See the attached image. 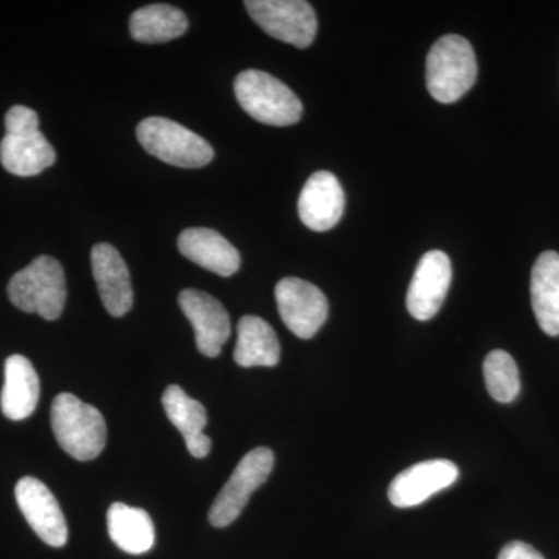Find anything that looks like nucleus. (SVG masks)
I'll return each mask as SVG.
<instances>
[{"label": "nucleus", "instance_id": "dca6fc26", "mask_svg": "<svg viewBox=\"0 0 559 559\" xmlns=\"http://www.w3.org/2000/svg\"><path fill=\"white\" fill-rule=\"evenodd\" d=\"M165 414L182 433L187 450L197 459H204L212 450V440L204 433L207 412L200 401L190 399L179 385H170L162 396Z\"/></svg>", "mask_w": 559, "mask_h": 559}, {"label": "nucleus", "instance_id": "a211bd4d", "mask_svg": "<svg viewBox=\"0 0 559 559\" xmlns=\"http://www.w3.org/2000/svg\"><path fill=\"white\" fill-rule=\"evenodd\" d=\"M532 308L538 325L547 336H559V253H540L530 282Z\"/></svg>", "mask_w": 559, "mask_h": 559}, {"label": "nucleus", "instance_id": "20e7f679", "mask_svg": "<svg viewBox=\"0 0 559 559\" xmlns=\"http://www.w3.org/2000/svg\"><path fill=\"white\" fill-rule=\"evenodd\" d=\"M234 87L241 108L260 123L289 127L304 112L299 97L283 81L263 70H245Z\"/></svg>", "mask_w": 559, "mask_h": 559}, {"label": "nucleus", "instance_id": "39448f33", "mask_svg": "<svg viewBox=\"0 0 559 559\" xmlns=\"http://www.w3.org/2000/svg\"><path fill=\"white\" fill-rule=\"evenodd\" d=\"M138 139L151 156L179 168L205 167L215 156L207 140L164 117L140 121Z\"/></svg>", "mask_w": 559, "mask_h": 559}, {"label": "nucleus", "instance_id": "f03ea898", "mask_svg": "<svg viewBox=\"0 0 559 559\" xmlns=\"http://www.w3.org/2000/svg\"><path fill=\"white\" fill-rule=\"evenodd\" d=\"M477 60L469 40L447 35L433 44L426 60V84L433 100L451 105L474 86Z\"/></svg>", "mask_w": 559, "mask_h": 559}, {"label": "nucleus", "instance_id": "ddd939ff", "mask_svg": "<svg viewBox=\"0 0 559 559\" xmlns=\"http://www.w3.org/2000/svg\"><path fill=\"white\" fill-rule=\"evenodd\" d=\"M92 272L106 311L114 318H123L134 304V290L127 263L119 250L108 242L95 245L91 253Z\"/></svg>", "mask_w": 559, "mask_h": 559}, {"label": "nucleus", "instance_id": "f8f14e48", "mask_svg": "<svg viewBox=\"0 0 559 559\" xmlns=\"http://www.w3.org/2000/svg\"><path fill=\"white\" fill-rule=\"evenodd\" d=\"M179 307L193 325L197 347L207 358L219 356L223 345L230 337L231 323L226 308L207 293L183 289Z\"/></svg>", "mask_w": 559, "mask_h": 559}, {"label": "nucleus", "instance_id": "7ed1b4c3", "mask_svg": "<svg viewBox=\"0 0 559 559\" xmlns=\"http://www.w3.org/2000/svg\"><path fill=\"white\" fill-rule=\"evenodd\" d=\"M9 297L14 307L35 312L46 320H57L64 310L68 286L64 270L58 260L40 255L13 275Z\"/></svg>", "mask_w": 559, "mask_h": 559}, {"label": "nucleus", "instance_id": "423d86ee", "mask_svg": "<svg viewBox=\"0 0 559 559\" xmlns=\"http://www.w3.org/2000/svg\"><path fill=\"white\" fill-rule=\"evenodd\" d=\"M246 10L272 38L307 49L318 35V16L305 0H248Z\"/></svg>", "mask_w": 559, "mask_h": 559}, {"label": "nucleus", "instance_id": "6e6552de", "mask_svg": "<svg viewBox=\"0 0 559 559\" xmlns=\"http://www.w3.org/2000/svg\"><path fill=\"white\" fill-rule=\"evenodd\" d=\"M275 300L283 323L300 340H311L329 318L325 294L305 280L288 277L275 286Z\"/></svg>", "mask_w": 559, "mask_h": 559}, {"label": "nucleus", "instance_id": "1a4fd4ad", "mask_svg": "<svg viewBox=\"0 0 559 559\" xmlns=\"http://www.w3.org/2000/svg\"><path fill=\"white\" fill-rule=\"evenodd\" d=\"M459 468L447 459L426 460L400 473L389 487V500L399 509L421 506L459 479Z\"/></svg>", "mask_w": 559, "mask_h": 559}, {"label": "nucleus", "instance_id": "b1692460", "mask_svg": "<svg viewBox=\"0 0 559 559\" xmlns=\"http://www.w3.org/2000/svg\"><path fill=\"white\" fill-rule=\"evenodd\" d=\"M7 134L39 130V117L27 106H13L5 116Z\"/></svg>", "mask_w": 559, "mask_h": 559}, {"label": "nucleus", "instance_id": "aec40b11", "mask_svg": "<svg viewBox=\"0 0 559 559\" xmlns=\"http://www.w3.org/2000/svg\"><path fill=\"white\" fill-rule=\"evenodd\" d=\"M280 342L266 320L245 316L238 322V340L234 359L240 367H274L280 362Z\"/></svg>", "mask_w": 559, "mask_h": 559}, {"label": "nucleus", "instance_id": "f257e3e1", "mask_svg": "<svg viewBox=\"0 0 559 559\" xmlns=\"http://www.w3.org/2000/svg\"><path fill=\"white\" fill-rule=\"evenodd\" d=\"M51 429L58 444L80 462L97 459L106 447V421L102 412L72 393H61L51 403Z\"/></svg>", "mask_w": 559, "mask_h": 559}, {"label": "nucleus", "instance_id": "6ab92c4d", "mask_svg": "<svg viewBox=\"0 0 559 559\" xmlns=\"http://www.w3.org/2000/svg\"><path fill=\"white\" fill-rule=\"evenodd\" d=\"M39 378L31 360L21 355L5 360V384L0 395L3 415L13 421L31 417L38 406Z\"/></svg>", "mask_w": 559, "mask_h": 559}, {"label": "nucleus", "instance_id": "9b49d317", "mask_svg": "<svg viewBox=\"0 0 559 559\" xmlns=\"http://www.w3.org/2000/svg\"><path fill=\"white\" fill-rule=\"evenodd\" d=\"M452 278L451 260L441 250H430L418 261L407 290V311L417 320L432 319L447 299Z\"/></svg>", "mask_w": 559, "mask_h": 559}, {"label": "nucleus", "instance_id": "4468645a", "mask_svg": "<svg viewBox=\"0 0 559 559\" xmlns=\"http://www.w3.org/2000/svg\"><path fill=\"white\" fill-rule=\"evenodd\" d=\"M345 210V193L330 171H318L305 183L299 198V216L308 229L326 231L340 223Z\"/></svg>", "mask_w": 559, "mask_h": 559}, {"label": "nucleus", "instance_id": "4be33fe9", "mask_svg": "<svg viewBox=\"0 0 559 559\" xmlns=\"http://www.w3.org/2000/svg\"><path fill=\"white\" fill-rule=\"evenodd\" d=\"M189 21L178 7L153 3L132 13L130 31L132 39L142 44L167 43L186 35Z\"/></svg>", "mask_w": 559, "mask_h": 559}, {"label": "nucleus", "instance_id": "412c9836", "mask_svg": "<svg viewBox=\"0 0 559 559\" xmlns=\"http://www.w3.org/2000/svg\"><path fill=\"white\" fill-rule=\"evenodd\" d=\"M108 530L114 544L130 555L146 554L156 539L150 514L145 510L132 509L121 502L109 507Z\"/></svg>", "mask_w": 559, "mask_h": 559}, {"label": "nucleus", "instance_id": "f3484780", "mask_svg": "<svg viewBox=\"0 0 559 559\" xmlns=\"http://www.w3.org/2000/svg\"><path fill=\"white\" fill-rule=\"evenodd\" d=\"M57 153L43 132L27 131L5 134L0 143V162L14 176L31 178L51 167Z\"/></svg>", "mask_w": 559, "mask_h": 559}, {"label": "nucleus", "instance_id": "2eb2a0df", "mask_svg": "<svg viewBox=\"0 0 559 559\" xmlns=\"http://www.w3.org/2000/svg\"><path fill=\"white\" fill-rule=\"evenodd\" d=\"M178 248L186 259L221 277H231L240 270V252L216 230L205 227L183 230L178 238Z\"/></svg>", "mask_w": 559, "mask_h": 559}, {"label": "nucleus", "instance_id": "9d476101", "mask_svg": "<svg viewBox=\"0 0 559 559\" xmlns=\"http://www.w3.org/2000/svg\"><path fill=\"white\" fill-rule=\"evenodd\" d=\"M14 495L33 532L51 547L66 546L69 538L68 522L50 489L35 477H22Z\"/></svg>", "mask_w": 559, "mask_h": 559}, {"label": "nucleus", "instance_id": "5701e85b", "mask_svg": "<svg viewBox=\"0 0 559 559\" xmlns=\"http://www.w3.org/2000/svg\"><path fill=\"white\" fill-rule=\"evenodd\" d=\"M485 384L498 403L509 404L520 396L521 378L516 360L503 349L489 353L484 362Z\"/></svg>", "mask_w": 559, "mask_h": 559}, {"label": "nucleus", "instance_id": "0eeeda50", "mask_svg": "<svg viewBox=\"0 0 559 559\" xmlns=\"http://www.w3.org/2000/svg\"><path fill=\"white\" fill-rule=\"evenodd\" d=\"M272 468H274V452L267 448H257L248 452L238 463L229 481L216 496L209 511L210 524L216 528H224L237 521L241 511L248 506L252 492L271 476Z\"/></svg>", "mask_w": 559, "mask_h": 559}, {"label": "nucleus", "instance_id": "393cba45", "mask_svg": "<svg viewBox=\"0 0 559 559\" xmlns=\"http://www.w3.org/2000/svg\"><path fill=\"white\" fill-rule=\"evenodd\" d=\"M498 559H546L535 547L522 540H513L500 550Z\"/></svg>", "mask_w": 559, "mask_h": 559}]
</instances>
